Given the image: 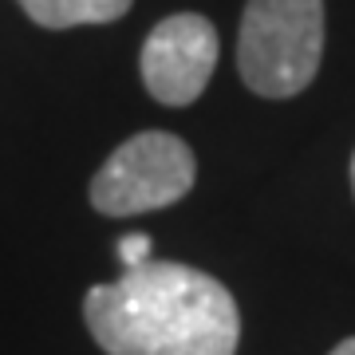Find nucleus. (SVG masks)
<instances>
[{
  "label": "nucleus",
  "mask_w": 355,
  "mask_h": 355,
  "mask_svg": "<svg viewBox=\"0 0 355 355\" xmlns=\"http://www.w3.org/2000/svg\"><path fill=\"white\" fill-rule=\"evenodd\" d=\"M83 320L107 355H237L241 340L225 284L174 261H146L95 284Z\"/></svg>",
  "instance_id": "f257e3e1"
},
{
  "label": "nucleus",
  "mask_w": 355,
  "mask_h": 355,
  "mask_svg": "<svg viewBox=\"0 0 355 355\" xmlns=\"http://www.w3.org/2000/svg\"><path fill=\"white\" fill-rule=\"evenodd\" d=\"M324 55V0H249L237 36V67L257 95L304 91Z\"/></svg>",
  "instance_id": "f03ea898"
},
{
  "label": "nucleus",
  "mask_w": 355,
  "mask_h": 355,
  "mask_svg": "<svg viewBox=\"0 0 355 355\" xmlns=\"http://www.w3.org/2000/svg\"><path fill=\"white\" fill-rule=\"evenodd\" d=\"M193 174L198 162L178 135L142 130L123 142L91 178V205L107 217L154 214L182 202L193 186Z\"/></svg>",
  "instance_id": "7ed1b4c3"
},
{
  "label": "nucleus",
  "mask_w": 355,
  "mask_h": 355,
  "mask_svg": "<svg viewBox=\"0 0 355 355\" xmlns=\"http://www.w3.org/2000/svg\"><path fill=\"white\" fill-rule=\"evenodd\" d=\"M142 83L166 107H186L205 91L217 67V32L198 12H178L154 24L139 55Z\"/></svg>",
  "instance_id": "20e7f679"
},
{
  "label": "nucleus",
  "mask_w": 355,
  "mask_h": 355,
  "mask_svg": "<svg viewBox=\"0 0 355 355\" xmlns=\"http://www.w3.org/2000/svg\"><path fill=\"white\" fill-rule=\"evenodd\" d=\"M135 0H20L40 28H76V24H111Z\"/></svg>",
  "instance_id": "39448f33"
},
{
  "label": "nucleus",
  "mask_w": 355,
  "mask_h": 355,
  "mask_svg": "<svg viewBox=\"0 0 355 355\" xmlns=\"http://www.w3.org/2000/svg\"><path fill=\"white\" fill-rule=\"evenodd\" d=\"M119 261H123V268H135V265H146V261H154L150 257V237L146 233H127L123 241H119Z\"/></svg>",
  "instance_id": "423d86ee"
},
{
  "label": "nucleus",
  "mask_w": 355,
  "mask_h": 355,
  "mask_svg": "<svg viewBox=\"0 0 355 355\" xmlns=\"http://www.w3.org/2000/svg\"><path fill=\"white\" fill-rule=\"evenodd\" d=\"M328 355H355V336H352V340H343L340 347H331Z\"/></svg>",
  "instance_id": "0eeeda50"
},
{
  "label": "nucleus",
  "mask_w": 355,
  "mask_h": 355,
  "mask_svg": "<svg viewBox=\"0 0 355 355\" xmlns=\"http://www.w3.org/2000/svg\"><path fill=\"white\" fill-rule=\"evenodd\" d=\"M352 190H355V158H352Z\"/></svg>",
  "instance_id": "6e6552de"
}]
</instances>
